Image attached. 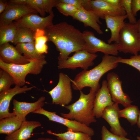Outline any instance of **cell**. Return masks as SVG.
<instances>
[{"instance_id":"cell-1","label":"cell","mask_w":140,"mask_h":140,"mask_svg":"<svg viewBox=\"0 0 140 140\" xmlns=\"http://www.w3.org/2000/svg\"><path fill=\"white\" fill-rule=\"evenodd\" d=\"M117 58L115 56L104 55L98 65L90 70H83L72 80L73 89L80 91L85 87H89L97 92L100 88L99 82L102 76L117 66Z\"/></svg>"},{"instance_id":"cell-2","label":"cell","mask_w":140,"mask_h":140,"mask_svg":"<svg viewBox=\"0 0 140 140\" xmlns=\"http://www.w3.org/2000/svg\"><path fill=\"white\" fill-rule=\"evenodd\" d=\"M80 91L79 99L72 104L65 107L69 112L67 114L61 113V115L65 118L75 120L89 126L90 124L97 121L93 111L96 92L91 88L89 93L87 94L81 90Z\"/></svg>"},{"instance_id":"cell-3","label":"cell","mask_w":140,"mask_h":140,"mask_svg":"<svg viewBox=\"0 0 140 140\" xmlns=\"http://www.w3.org/2000/svg\"><path fill=\"white\" fill-rule=\"evenodd\" d=\"M47 63L45 58L31 60L29 63L23 64H8L0 59V67L12 76L16 85L22 87L25 86V79L28 74H39Z\"/></svg>"},{"instance_id":"cell-4","label":"cell","mask_w":140,"mask_h":140,"mask_svg":"<svg viewBox=\"0 0 140 140\" xmlns=\"http://www.w3.org/2000/svg\"><path fill=\"white\" fill-rule=\"evenodd\" d=\"M119 52L138 54L140 51V32L137 23H125L119 34Z\"/></svg>"},{"instance_id":"cell-5","label":"cell","mask_w":140,"mask_h":140,"mask_svg":"<svg viewBox=\"0 0 140 140\" xmlns=\"http://www.w3.org/2000/svg\"><path fill=\"white\" fill-rule=\"evenodd\" d=\"M76 28L65 22H62L47 27L44 30L48 41L52 42L61 55L66 44Z\"/></svg>"},{"instance_id":"cell-6","label":"cell","mask_w":140,"mask_h":140,"mask_svg":"<svg viewBox=\"0 0 140 140\" xmlns=\"http://www.w3.org/2000/svg\"><path fill=\"white\" fill-rule=\"evenodd\" d=\"M72 80L62 73L59 74L57 85L48 92L52 99V103L65 107L72 101V93L71 86Z\"/></svg>"},{"instance_id":"cell-7","label":"cell","mask_w":140,"mask_h":140,"mask_svg":"<svg viewBox=\"0 0 140 140\" xmlns=\"http://www.w3.org/2000/svg\"><path fill=\"white\" fill-rule=\"evenodd\" d=\"M83 33L85 43L84 50L92 54H95L100 52L104 55L115 56L118 53V45L107 43L96 37L94 33L91 31L85 30Z\"/></svg>"},{"instance_id":"cell-8","label":"cell","mask_w":140,"mask_h":140,"mask_svg":"<svg viewBox=\"0 0 140 140\" xmlns=\"http://www.w3.org/2000/svg\"><path fill=\"white\" fill-rule=\"evenodd\" d=\"M97 56V54L90 53L85 50L78 51L66 59L58 60V68L59 69H74L80 67L87 70L94 65V61Z\"/></svg>"},{"instance_id":"cell-9","label":"cell","mask_w":140,"mask_h":140,"mask_svg":"<svg viewBox=\"0 0 140 140\" xmlns=\"http://www.w3.org/2000/svg\"><path fill=\"white\" fill-rule=\"evenodd\" d=\"M33 114H41L46 116L49 121H54L63 124L67 128V130L74 132H81L88 134L91 136L94 135L93 129L85 125L75 121L67 119L56 114L55 112L46 110L43 108L33 112Z\"/></svg>"},{"instance_id":"cell-10","label":"cell","mask_w":140,"mask_h":140,"mask_svg":"<svg viewBox=\"0 0 140 140\" xmlns=\"http://www.w3.org/2000/svg\"><path fill=\"white\" fill-rule=\"evenodd\" d=\"M108 87L112 101L126 107L132 102L130 97L124 93L122 87V82L118 75L114 72L109 73L107 75Z\"/></svg>"},{"instance_id":"cell-11","label":"cell","mask_w":140,"mask_h":140,"mask_svg":"<svg viewBox=\"0 0 140 140\" xmlns=\"http://www.w3.org/2000/svg\"><path fill=\"white\" fill-rule=\"evenodd\" d=\"M54 16L53 11L45 17H41L37 13H31L23 16L15 22L18 27H27L36 32L37 29L44 30L53 24Z\"/></svg>"},{"instance_id":"cell-12","label":"cell","mask_w":140,"mask_h":140,"mask_svg":"<svg viewBox=\"0 0 140 140\" xmlns=\"http://www.w3.org/2000/svg\"><path fill=\"white\" fill-rule=\"evenodd\" d=\"M31 13H37L38 12L26 4H9L5 11L1 14L0 26L11 23Z\"/></svg>"},{"instance_id":"cell-13","label":"cell","mask_w":140,"mask_h":140,"mask_svg":"<svg viewBox=\"0 0 140 140\" xmlns=\"http://www.w3.org/2000/svg\"><path fill=\"white\" fill-rule=\"evenodd\" d=\"M34 87V86L28 87L26 85L21 87L15 85L14 88L0 93V120L15 115L13 112L10 113L9 111L10 102L14 96L25 93Z\"/></svg>"},{"instance_id":"cell-14","label":"cell","mask_w":140,"mask_h":140,"mask_svg":"<svg viewBox=\"0 0 140 140\" xmlns=\"http://www.w3.org/2000/svg\"><path fill=\"white\" fill-rule=\"evenodd\" d=\"M120 110L118 104L114 103L113 105L106 108L102 113L101 117L110 125L111 132L121 136L126 137L128 133L121 126L119 121Z\"/></svg>"},{"instance_id":"cell-15","label":"cell","mask_w":140,"mask_h":140,"mask_svg":"<svg viewBox=\"0 0 140 140\" xmlns=\"http://www.w3.org/2000/svg\"><path fill=\"white\" fill-rule=\"evenodd\" d=\"M114 103L108 87L107 81L104 80L101 87L96 93L94 101L93 111L95 117H101L106 108Z\"/></svg>"},{"instance_id":"cell-16","label":"cell","mask_w":140,"mask_h":140,"mask_svg":"<svg viewBox=\"0 0 140 140\" xmlns=\"http://www.w3.org/2000/svg\"><path fill=\"white\" fill-rule=\"evenodd\" d=\"M45 97H40L37 101L32 103L18 101L15 99L13 100V112L21 121L26 120V116L30 113L42 108L45 104Z\"/></svg>"},{"instance_id":"cell-17","label":"cell","mask_w":140,"mask_h":140,"mask_svg":"<svg viewBox=\"0 0 140 140\" xmlns=\"http://www.w3.org/2000/svg\"><path fill=\"white\" fill-rule=\"evenodd\" d=\"M0 46V59L4 62L15 64H25L29 62V60L9 43Z\"/></svg>"},{"instance_id":"cell-18","label":"cell","mask_w":140,"mask_h":140,"mask_svg":"<svg viewBox=\"0 0 140 140\" xmlns=\"http://www.w3.org/2000/svg\"><path fill=\"white\" fill-rule=\"evenodd\" d=\"M72 18L82 23L85 26L91 27L99 34H103L99 25L102 24L100 18L93 11L81 8L78 9Z\"/></svg>"},{"instance_id":"cell-19","label":"cell","mask_w":140,"mask_h":140,"mask_svg":"<svg viewBox=\"0 0 140 140\" xmlns=\"http://www.w3.org/2000/svg\"><path fill=\"white\" fill-rule=\"evenodd\" d=\"M90 10L94 12L100 18L104 19L107 15L114 16L126 15L124 9L113 7L104 0H90Z\"/></svg>"},{"instance_id":"cell-20","label":"cell","mask_w":140,"mask_h":140,"mask_svg":"<svg viewBox=\"0 0 140 140\" xmlns=\"http://www.w3.org/2000/svg\"><path fill=\"white\" fill-rule=\"evenodd\" d=\"M127 18L126 15L117 16L106 15L105 19L107 28L111 32V35L108 40V43L111 44L113 42L118 43L120 32L124 26L125 20Z\"/></svg>"},{"instance_id":"cell-21","label":"cell","mask_w":140,"mask_h":140,"mask_svg":"<svg viewBox=\"0 0 140 140\" xmlns=\"http://www.w3.org/2000/svg\"><path fill=\"white\" fill-rule=\"evenodd\" d=\"M41 126V123L38 121L26 120L23 121L18 129L6 135L5 140H27L31 137L34 130Z\"/></svg>"},{"instance_id":"cell-22","label":"cell","mask_w":140,"mask_h":140,"mask_svg":"<svg viewBox=\"0 0 140 140\" xmlns=\"http://www.w3.org/2000/svg\"><path fill=\"white\" fill-rule=\"evenodd\" d=\"M59 0H24L23 4H26L44 17L46 13L51 14L52 8L55 7Z\"/></svg>"},{"instance_id":"cell-23","label":"cell","mask_w":140,"mask_h":140,"mask_svg":"<svg viewBox=\"0 0 140 140\" xmlns=\"http://www.w3.org/2000/svg\"><path fill=\"white\" fill-rule=\"evenodd\" d=\"M23 122L15 115L0 120V134L8 135L13 133L20 127Z\"/></svg>"},{"instance_id":"cell-24","label":"cell","mask_w":140,"mask_h":140,"mask_svg":"<svg viewBox=\"0 0 140 140\" xmlns=\"http://www.w3.org/2000/svg\"><path fill=\"white\" fill-rule=\"evenodd\" d=\"M18 28L15 22L0 26V46L9 42L12 43Z\"/></svg>"},{"instance_id":"cell-25","label":"cell","mask_w":140,"mask_h":140,"mask_svg":"<svg viewBox=\"0 0 140 140\" xmlns=\"http://www.w3.org/2000/svg\"><path fill=\"white\" fill-rule=\"evenodd\" d=\"M15 47L20 53L23 54L29 61L45 58L44 54H39L37 52L35 47V42L18 44L16 45Z\"/></svg>"},{"instance_id":"cell-26","label":"cell","mask_w":140,"mask_h":140,"mask_svg":"<svg viewBox=\"0 0 140 140\" xmlns=\"http://www.w3.org/2000/svg\"><path fill=\"white\" fill-rule=\"evenodd\" d=\"M47 132L50 135L56 136L58 140H92V136L81 132H74L71 130L61 133L53 132L50 130Z\"/></svg>"},{"instance_id":"cell-27","label":"cell","mask_w":140,"mask_h":140,"mask_svg":"<svg viewBox=\"0 0 140 140\" xmlns=\"http://www.w3.org/2000/svg\"><path fill=\"white\" fill-rule=\"evenodd\" d=\"M35 33L27 27H18L12 43L16 45L19 43H34Z\"/></svg>"},{"instance_id":"cell-28","label":"cell","mask_w":140,"mask_h":140,"mask_svg":"<svg viewBox=\"0 0 140 140\" xmlns=\"http://www.w3.org/2000/svg\"><path fill=\"white\" fill-rule=\"evenodd\" d=\"M139 110L138 107L131 104L120 110L119 112V118H126L132 125L137 123Z\"/></svg>"},{"instance_id":"cell-29","label":"cell","mask_w":140,"mask_h":140,"mask_svg":"<svg viewBox=\"0 0 140 140\" xmlns=\"http://www.w3.org/2000/svg\"><path fill=\"white\" fill-rule=\"evenodd\" d=\"M47 41L48 39L44 30L37 29L35 34V44L36 50L39 54L47 53L48 47L46 44Z\"/></svg>"},{"instance_id":"cell-30","label":"cell","mask_w":140,"mask_h":140,"mask_svg":"<svg viewBox=\"0 0 140 140\" xmlns=\"http://www.w3.org/2000/svg\"><path fill=\"white\" fill-rule=\"evenodd\" d=\"M15 85L14 79L9 73L1 68L0 69V93L10 88Z\"/></svg>"},{"instance_id":"cell-31","label":"cell","mask_w":140,"mask_h":140,"mask_svg":"<svg viewBox=\"0 0 140 140\" xmlns=\"http://www.w3.org/2000/svg\"><path fill=\"white\" fill-rule=\"evenodd\" d=\"M59 11L64 15L70 16L72 17L78 10V9L74 6L66 3L59 2L55 7Z\"/></svg>"},{"instance_id":"cell-32","label":"cell","mask_w":140,"mask_h":140,"mask_svg":"<svg viewBox=\"0 0 140 140\" xmlns=\"http://www.w3.org/2000/svg\"><path fill=\"white\" fill-rule=\"evenodd\" d=\"M116 62L126 64L131 66L138 70L140 73V54L134 55L129 59L117 57Z\"/></svg>"},{"instance_id":"cell-33","label":"cell","mask_w":140,"mask_h":140,"mask_svg":"<svg viewBox=\"0 0 140 140\" xmlns=\"http://www.w3.org/2000/svg\"><path fill=\"white\" fill-rule=\"evenodd\" d=\"M132 0H121V4L124 8L129 23L135 24L137 22L135 17L133 15L131 6Z\"/></svg>"},{"instance_id":"cell-34","label":"cell","mask_w":140,"mask_h":140,"mask_svg":"<svg viewBox=\"0 0 140 140\" xmlns=\"http://www.w3.org/2000/svg\"><path fill=\"white\" fill-rule=\"evenodd\" d=\"M101 134V140H132L114 134L104 126L102 128Z\"/></svg>"},{"instance_id":"cell-35","label":"cell","mask_w":140,"mask_h":140,"mask_svg":"<svg viewBox=\"0 0 140 140\" xmlns=\"http://www.w3.org/2000/svg\"><path fill=\"white\" fill-rule=\"evenodd\" d=\"M60 2L71 4L78 9L83 8L90 10V0H59Z\"/></svg>"},{"instance_id":"cell-36","label":"cell","mask_w":140,"mask_h":140,"mask_svg":"<svg viewBox=\"0 0 140 140\" xmlns=\"http://www.w3.org/2000/svg\"><path fill=\"white\" fill-rule=\"evenodd\" d=\"M131 6L133 15L135 17L140 10V0H132Z\"/></svg>"},{"instance_id":"cell-37","label":"cell","mask_w":140,"mask_h":140,"mask_svg":"<svg viewBox=\"0 0 140 140\" xmlns=\"http://www.w3.org/2000/svg\"><path fill=\"white\" fill-rule=\"evenodd\" d=\"M104 0L109 5L113 7L121 9H124L121 4V0Z\"/></svg>"},{"instance_id":"cell-38","label":"cell","mask_w":140,"mask_h":140,"mask_svg":"<svg viewBox=\"0 0 140 140\" xmlns=\"http://www.w3.org/2000/svg\"><path fill=\"white\" fill-rule=\"evenodd\" d=\"M9 4L7 2H4L2 0H0V13H3L6 9Z\"/></svg>"},{"instance_id":"cell-39","label":"cell","mask_w":140,"mask_h":140,"mask_svg":"<svg viewBox=\"0 0 140 140\" xmlns=\"http://www.w3.org/2000/svg\"><path fill=\"white\" fill-rule=\"evenodd\" d=\"M136 123L138 127L140 129V110L139 111L138 117Z\"/></svg>"},{"instance_id":"cell-40","label":"cell","mask_w":140,"mask_h":140,"mask_svg":"<svg viewBox=\"0 0 140 140\" xmlns=\"http://www.w3.org/2000/svg\"><path fill=\"white\" fill-rule=\"evenodd\" d=\"M33 140H57L52 138L40 137Z\"/></svg>"},{"instance_id":"cell-41","label":"cell","mask_w":140,"mask_h":140,"mask_svg":"<svg viewBox=\"0 0 140 140\" xmlns=\"http://www.w3.org/2000/svg\"><path fill=\"white\" fill-rule=\"evenodd\" d=\"M137 24L140 32V18L137 20Z\"/></svg>"},{"instance_id":"cell-42","label":"cell","mask_w":140,"mask_h":140,"mask_svg":"<svg viewBox=\"0 0 140 140\" xmlns=\"http://www.w3.org/2000/svg\"><path fill=\"white\" fill-rule=\"evenodd\" d=\"M137 140H140V136H137Z\"/></svg>"}]
</instances>
